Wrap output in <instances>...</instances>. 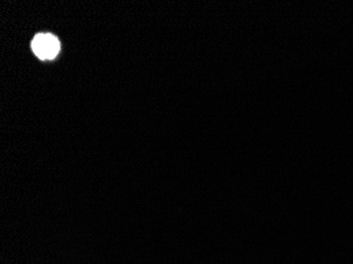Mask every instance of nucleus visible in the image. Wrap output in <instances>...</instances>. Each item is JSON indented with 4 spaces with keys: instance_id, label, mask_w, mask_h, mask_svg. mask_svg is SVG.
Segmentation results:
<instances>
[{
    "instance_id": "1",
    "label": "nucleus",
    "mask_w": 353,
    "mask_h": 264,
    "mask_svg": "<svg viewBox=\"0 0 353 264\" xmlns=\"http://www.w3.org/2000/svg\"><path fill=\"white\" fill-rule=\"evenodd\" d=\"M34 53L42 60H52L60 51V43L51 34H39L32 42Z\"/></svg>"
}]
</instances>
